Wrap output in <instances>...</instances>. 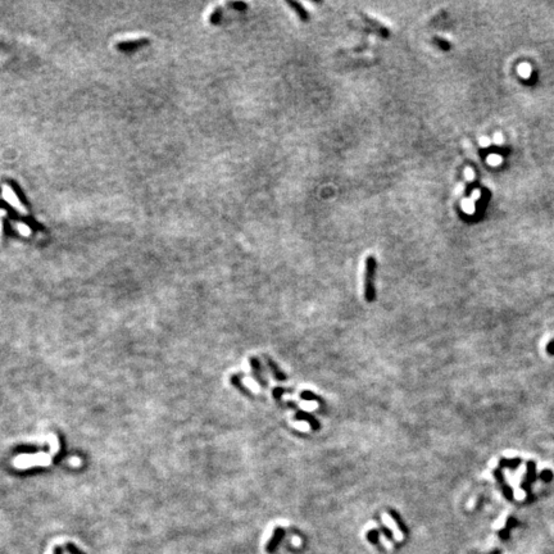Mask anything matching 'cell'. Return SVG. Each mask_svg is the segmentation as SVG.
Listing matches in <instances>:
<instances>
[{
    "label": "cell",
    "instance_id": "6",
    "mask_svg": "<svg viewBox=\"0 0 554 554\" xmlns=\"http://www.w3.org/2000/svg\"><path fill=\"white\" fill-rule=\"evenodd\" d=\"M387 513H389L390 517L392 518V521L397 523V526H398L399 530L402 531V534H403L404 536L408 535V527H407V525H406V522H404L403 518H402L401 513H398V512L394 511V509H389V511H387Z\"/></svg>",
    "mask_w": 554,
    "mask_h": 554
},
{
    "label": "cell",
    "instance_id": "12",
    "mask_svg": "<svg viewBox=\"0 0 554 554\" xmlns=\"http://www.w3.org/2000/svg\"><path fill=\"white\" fill-rule=\"evenodd\" d=\"M434 40H435V44H436V45H439V48H441L443 50L446 51V50H449V49L452 48L451 44H449L446 40H444V39H440V37H435Z\"/></svg>",
    "mask_w": 554,
    "mask_h": 554
},
{
    "label": "cell",
    "instance_id": "7",
    "mask_svg": "<svg viewBox=\"0 0 554 554\" xmlns=\"http://www.w3.org/2000/svg\"><path fill=\"white\" fill-rule=\"evenodd\" d=\"M287 4H289V6L292 7L293 9H294L295 13L298 14V17H299V18L302 19L303 22L309 21V13L305 11L304 7H303L302 4L297 3V2H293V0H289V2H287Z\"/></svg>",
    "mask_w": 554,
    "mask_h": 554
},
{
    "label": "cell",
    "instance_id": "5",
    "mask_svg": "<svg viewBox=\"0 0 554 554\" xmlns=\"http://www.w3.org/2000/svg\"><path fill=\"white\" fill-rule=\"evenodd\" d=\"M266 363H267L268 368H270L271 374H272V376L275 377V380H277V381H286L287 380L286 374L281 371L279 364L276 363L271 357H267V355H266Z\"/></svg>",
    "mask_w": 554,
    "mask_h": 554
},
{
    "label": "cell",
    "instance_id": "15",
    "mask_svg": "<svg viewBox=\"0 0 554 554\" xmlns=\"http://www.w3.org/2000/svg\"><path fill=\"white\" fill-rule=\"evenodd\" d=\"M54 554H63V549H62L61 546H57V548L54 549Z\"/></svg>",
    "mask_w": 554,
    "mask_h": 554
},
{
    "label": "cell",
    "instance_id": "2",
    "mask_svg": "<svg viewBox=\"0 0 554 554\" xmlns=\"http://www.w3.org/2000/svg\"><path fill=\"white\" fill-rule=\"evenodd\" d=\"M294 418L297 419V421L305 422V424H308V426L310 427V430H312V431H320V430H321V422H320L319 419L315 418L313 414L308 413V412L303 411V409H299V408L295 409Z\"/></svg>",
    "mask_w": 554,
    "mask_h": 554
},
{
    "label": "cell",
    "instance_id": "10",
    "mask_svg": "<svg viewBox=\"0 0 554 554\" xmlns=\"http://www.w3.org/2000/svg\"><path fill=\"white\" fill-rule=\"evenodd\" d=\"M367 540L371 544H374L375 546H380V531L376 529H372V530L367 531L366 535Z\"/></svg>",
    "mask_w": 554,
    "mask_h": 554
},
{
    "label": "cell",
    "instance_id": "9",
    "mask_svg": "<svg viewBox=\"0 0 554 554\" xmlns=\"http://www.w3.org/2000/svg\"><path fill=\"white\" fill-rule=\"evenodd\" d=\"M242 379H243V375L236 374V375H232V376H231V380H230V381H231V384H232L233 386L236 387V389L240 390V391H242L243 394H244V395H250L249 389H248V387H245L244 385H243Z\"/></svg>",
    "mask_w": 554,
    "mask_h": 554
},
{
    "label": "cell",
    "instance_id": "13",
    "mask_svg": "<svg viewBox=\"0 0 554 554\" xmlns=\"http://www.w3.org/2000/svg\"><path fill=\"white\" fill-rule=\"evenodd\" d=\"M380 531H381V533L384 534L385 536H386L387 540H391V541L394 540V535H392L391 530H390L389 527H386V526H385L384 523H381V522H380Z\"/></svg>",
    "mask_w": 554,
    "mask_h": 554
},
{
    "label": "cell",
    "instance_id": "4",
    "mask_svg": "<svg viewBox=\"0 0 554 554\" xmlns=\"http://www.w3.org/2000/svg\"><path fill=\"white\" fill-rule=\"evenodd\" d=\"M285 536V530L282 527H276L275 530H273V534L272 536H271V539L268 540L267 545H266V551L270 554H273L276 550H277V548L280 546V544H281L282 539H284Z\"/></svg>",
    "mask_w": 554,
    "mask_h": 554
},
{
    "label": "cell",
    "instance_id": "3",
    "mask_svg": "<svg viewBox=\"0 0 554 554\" xmlns=\"http://www.w3.org/2000/svg\"><path fill=\"white\" fill-rule=\"evenodd\" d=\"M249 363H250V367H252L253 377H254L255 381L258 382V385H259L260 387H267L268 381L265 379V376H263L262 366H260L259 359H258L257 357H250Z\"/></svg>",
    "mask_w": 554,
    "mask_h": 554
},
{
    "label": "cell",
    "instance_id": "14",
    "mask_svg": "<svg viewBox=\"0 0 554 554\" xmlns=\"http://www.w3.org/2000/svg\"><path fill=\"white\" fill-rule=\"evenodd\" d=\"M67 550H68L71 554H85L83 553L80 549H77L73 544H67Z\"/></svg>",
    "mask_w": 554,
    "mask_h": 554
},
{
    "label": "cell",
    "instance_id": "8",
    "mask_svg": "<svg viewBox=\"0 0 554 554\" xmlns=\"http://www.w3.org/2000/svg\"><path fill=\"white\" fill-rule=\"evenodd\" d=\"M299 397H300V399H302V401L314 402V403L324 404V399H322L320 395H317V394H314L313 391H310V390H303V391L299 394Z\"/></svg>",
    "mask_w": 554,
    "mask_h": 554
},
{
    "label": "cell",
    "instance_id": "1",
    "mask_svg": "<svg viewBox=\"0 0 554 554\" xmlns=\"http://www.w3.org/2000/svg\"><path fill=\"white\" fill-rule=\"evenodd\" d=\"M376 268V258L374 255H368L366 259V271H364V299L367 303H374L376 300V289H375Z\"/></svg>",
    "mask_w": 554,
    "mask_h": 554
},
{
    "label": "cell",
    "instance_id": "11",
    "mask_svg": "<svg viewBox=\"0 0 554 554\" xmlns=\"http://www.w3.org/2000/svg\"><path fill=\"white\" fill-rule=\"evenodd\" d=\"M285 392H293L292 390L289 389H285V387H273L272 390V395H273V398H275L276 402H280L281 401V397L285 394Z\"/></svg>",
    "mask_w": 554,
    "mask_h": 554
}]
</instances>
